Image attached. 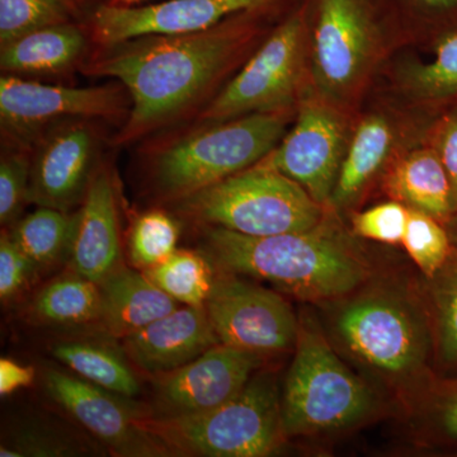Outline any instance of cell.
<instances>
[{
    "label": "cell",
    "mask_w": 457,
    "mask_h": 457,
    "mask_svg": "<svg viewBox=\"0 0 457 457\" xmlns=\"http://www.w3.org/2000/svg\"><path fill=\"white\" fill-rule=\"evenodd\" d=\"M312 92L357 112L400 50L372 0H311Z\"/></svg>",
    "instance_id": "3957f363"
},
{
    "label": "cell",
    "mask_w": 457,
    "mask_h": 457,
    "mask_svg": "<svg viewBox=\"0 0 457 457\" xmlns=\"http://www.w3.org/2000/svg\"><path fill=\"white\" fill-rule=\"evenodd\" d=\"M35 375L36 370L31 366L20 365L13 360H0V394L5 396L29 386Z\"/></svg>",
    "instance_id": "74e56055"
},
{
    "label": "cell",
    "mask_w": 457,
    "mask_h": 457,
    "mask_svg": "<svg viewBox=\"0 0 457 457\" xmlns=\"http://www.w3.org/2000/svg\"><path fill=\"white\" fill-rule=\"evenodd\" d=\"M409 209L398 201L375 204L368 210L350 212L351 231L363 239L383 245H402L407 228Z\"/></svg>",
    "instance_id": "d6a6232c"
},
{
    "label": "cell",
    "mask_w": 457,
    "mask_h": 457,
    "mask_svg": "<svg viewBox=\"0 0 457 457\" xmlns=\"http://www.w3.org/2000/svg\"><path fill=\"white\" fill-rule=\"evenodd\" d=\"M337 332L351 352L380 372L396 378L422 368L426 330L407 303L389 294H369L345 303Z\"/></svg>",
    "instance_id": "8fae6325"
},
{
    "label": "cell",
    "mask_w": 457,
    "mask_h": 457,
    "mask_svg": "<svg viewBox=\"0 0 457 457\" xmlns=\"http://www.w3.org/2000/svg\"><path fill=\"white\" fill-rule=\"evenodd\" d=\"M398 42L408 46H428L447 27L457 23V0H372Z\"/></svg>",
    "instance_id": "484cf974"
},
{
    "label": "cell",
    "mask_w": 457,
    "mask_h": 457,
    "mask_svg": "<svg viewBox=\"0 0 457 457\" xmlns=\"http://www.w3.org/2000/svg\"><path fill=\"white\" fill-rule=\"evenodd\" d=\"M144 0H108V4L117 5V7H134L137 3Z\"/></svg>",
    "instance_id": "60d3db41"
},
{
    "label": "cell",
    "mask_w": 457,
    "mask_h": 457,
    "mask_svg": "<svg viewBox=\"0 0 457 457\" xmlns=\"http://www.w3.org/2000/svg\"><path fill=\"white\" fill-rule=\"evenodd\" d=\"M339 216L330 207L318 227L272 237L203 227L204 253L225 272L262 279L303 302L341 299L369 278L370 270Z\"/></svg>",
    "instance_id": "7a4b0ae2"
},
{
    "label": "cell",
    "mask_w": 457,
    "mask_h": 457,
    "mask_svg": "<svg viewBox=\"0 0 457 457\" xmlns=\"http://www.w3.org/2000/svg\"><path fill=\"white\" fill-rule=\"evenodd\" d=\"M286 7L243 12L204 31L144 36L99 46L84 71L114 78L131 99L128 120L114 144L139 140L212 101L213 93L258 49Z\"/></svg>",
    "instance_id": "6da1fadb"
},
{
    "label": "cell",
    "mask_w": 457,
    "mask_h": 457,
    "mask_svg": "<svg viewBox=\"0 0 457 457\" xmlns=\"http://www.w3.org/2000/svg\"><path fill=\"white\" fill-rule=\"evenodd\" d=\"M263 356L213 345L182 368L154 376V417L204 413L237 395L261 368Z\"/></svg>",
    "instance_id": "2e32d148"
},
{
    "label": "cell",
    "mask_w": 457,
    "mask_h": 457,
    "mask_svg": "<svg viewBox=\"0 0 457 457\" xmlns=\"http://www.w3.org/2000/svg\"><path fill=\"white\" fill-rule=\"evenodd\" d=\"M426 139L440 156L453 191V213L457 212V106L433 120Z\"/></svg>",
    "instance_id": "e575fe53"
},
{
    "label": "cell",
    "mask_w": 457,
    "mask_h": 457,
    "mask_svg": "<svg viewBox=\"0 0 457 457\" xmlns=\"http://www.w3.org/2000/svg\"><path fill=\"white\" fill-rule=\"evenodd\" d=\"M174 204L179 213L203 227L248 237L311 230L330 210L299 183L262 162Z\"/></svg>",
    "instance_id": "277c9868"
},
{
    "label": "cell",
    "mask_w": 457,
    "mask_h": 457,
    "mask_svg": "<svg viewBox=\"0 0 457 457\" xmlns=\"http://www.w3.org/2000/svg\"><path fill=\"white\" fill-rule=\"evenodd\" d=\"M444 225L446 227L447 233H449L453 248H457V212L453 213V215L444 222Z\"/></svg>",
    "instance_id": "ab89813d"
},
{
    "label": "cell",
    "mask_w": 457,
    "mask_h": 457,
    "mask_svg": "<svg viewBox=\"0 0 457 457\" xmlns=\"http://www.w3.org/2000/svg\"><path fill=\"white\" fill-rule=\"evenodd\" d=\"M426 49L435 55L432 62L396 51L372 90L409 110L437 117L457 106V23L438 33Z\"/></svg>",
    "instance_id": "ac0fdd59"
},
{
    "label": "cell",
    "mask_w": 457,
    "mask_h": 457,
    "mask_svg": "<svg viewBox=\"0 0 457 457\" xmlns=\"http://www.w3.org/2000/svg\"><path fill=\"white\" fill-rule=\"evenodd\" d=\"M35 267L25 253L18 248L8 231L0 237V299L9 302L29 284Z\"/></svg>",
    "instance_id": "d590c367"
},
{
    "label": "cell",
    "mask_w": 457,
    "mask_h": 457,
    "mask_svg": "<svg viewBox=\"0 0 457 457\" xmlns=\"http://www.w3.org/2000/svg\"><path fill=\"white\" fill-rule=\"evenodd\" d=\"M378 187L389 200L428 213L441 222L453 213L449 176L426 137L394 159Z\"/></svg>",
    "instance_id": "44dd1931"
},
{
    "label": "cell",
    "mask_w": 457,
    "mask_h": 457,
    "mask_svg": "<svg viewBox=\"0 0 457 457\" xmlns=\"http://www.w3.org/2000/svg\"><path fill=\"white\" fill-rule=\"evenodd\" d=\"M98 285L101 288L98 323L113 338L134 335L180 306L147 278L144 270L122 266Z\"/></svg>",
    "instance_id": "7402d4cb"
},
{
    "label": "cell",
    "mask_w": 457,
    "mask_h": 457,
    "mask_svg": "<svg viewBox=\"0 0 457 457\" xmlns=\"http://www.w3.org/2000/svg\"><path fill=\"white\" fill-rule=\"evenodd\" d=\"M402 245L427 278L440 273L453 251L444 222L418 210L409 209L407 228Z\"/></svg>",
    "instance_id": "4dcf8cb0"
},
{
    "label": "cell",
    "mask_w": 457,
    "mask_h": 457,
    "mask_svg": "<svg viewBox=\"0 0 457 457\" xmlns=\"http://www.w3.org/2000/svg\"><path fill=\"white\" fill-rule=\"evenodd\" d=\"M88 41V29L77 22L45 27L0 46V68L12 75L65 73L82 60Z\"/></svg>",
    "instance_id": "603a6c76"
},
{
    "label": "cell",
    "mask_w": 457,
    "mask_h": 457,
    "mask_svg": "<svg viewBox=\"0 0 457 457\" xmlns=\"http://www.w3.org/2000/svg\"><path fill=\"white\" fill-rule=\"evenodd\" d=\"M82 16L84 8L88 4V0H66Z\"/></svg>",
    "instance_id": "b9f144b4"
},
{
    "label": "cell",
    "mask_w": 457,
    "mask_h": 457,
    "mask_svg": "<svg viewBox=\"0 0 457 457\" xmlns=\"http://www.w3.org/2000/svg\"><path fill=\"white\" fill-rule=\"evenodd\" d=\"M356 113L309 93L300 102L291 128L262 163L299 183L319 204L329 206Z\"/></svg>",
    "instance_id": "30bf717a"
},
{
    "label": "cell",
    "mask_w": 457,
    "mask_h": 457,
    "mask_svg": "<svg viewBox=\"0 0 457 457\" xmlns=\"http://www.w3.org/2000/svg\"><path fill=\"white\" fill-rule=\"evenodd\" d=\"M31 161L25 153L4 155L0 163V222L3 227L18 220L29 201Z\"/></svg>",
    "instance_id": "836d02e7"
},
{
    "label": "cell",
    "mask_w": 457,
    "mask_h": 457,
    "mask_svg": "<svg viewBox=\"0 0 457 457\" xmlns=\"http://www.w3.org/2000/svg\"><path fill=\"white\" fill-rule=\"evenodd\" d=\"M204 306H179L122 339L128 359L146 374H167L219 345Z\"/></svg>",
    "instance_id": "ffe728a7"
},
{
    "label": "cell",
    "mask_w": 457,
    "mask_h": 457,
    "mask_svg": "<svg viewBox=\"0 0 457 457\" xmlns=\"http://www.w3.org/2000/svg\"><path fill=\"white\" fill-rule=\"evenodd\" d=\"M65 258L74 273L97 284L122 267L116 191L112 177L104 168L93 174L86 197L74 215Z\"/></svg>",
    "instance_id": "d6986e66"
},
{
    "label": "cell",
    "mask_w": 457,
    "mask_h": 457,
    "mask_svg": "<svg viewBox=\"0 0 457 457\" xmlns=\"http://www.w3.org/2000/svg\"><path fill=\"white\" fill-rule=\"evenodd\" d=\"M79 17L66 0H0V46L45 27L75 22Z\"/></svg>",
    "instance_id": "f1b7e54d"
},
{
    "label": "cell",
    "mask_w": 457,
    "mask_h": 457,
    "mask_svg": "<svg viewBox=\"0 0 457 457\" xmlns=\"http://www.w3.org/2000/svg\"><path fill=\"white\" fill-rule=\"evenodd\" d=\"M144 272L171 299L187 306H204L216 279L213 263L204 252L179 249Z\"/></svg>",
    "instance_id": "83f0119b"
},
{
    "label": "cell",
    "mask_w": 457,
    "mask_h": 457,
    "mask_svg": "<svg viewBox=\"0 0 457 457\" xmlns=\"http://www.w3.org/2000/svg\"><path fill=\"white\" fill-rule=\"evenodd\" d=\"M441 425L447 435L457 438V393L445 403L441 411Z\"/></svg>",
    "instance_id": "f35d334b"
},
{
    "label": "cell",
    "mask_w": 457,
    "mask_h": 457,
    "mask_svg": "<svg viewBox=\"0 0 457 457\" xmlns=\"http://www.w3.org/2000/svg\"><path fill=\"white\" fill-rule=\"evenodd\" d=\"M291 0H168L143 7L97 5L89 14L90 41L112 46L144 36L204 31L228 18L254 9L281 7Z\"/></svg>",
    "instance_id": "9a60e30c"
},
{
    "label": "cell",
    "mask_w": 457,
    "mask_h": 457,
    "mask_svg": "<svg viewBox=\"0 0 457 457\" xmlns=\"http://www.w3.org/2000/svg\"><path fill=\"white\" fill-rule=\"evenodd\" d=\"M371 390L351 371L324 336L300 323L295 357L281 396L285 436L347 428L374 409Z\"/></svg>",
    "instance_id": "ba28073f"
},
{
    "label": "cell",
    "mask_w": 457,
    "mask_h": 457,
    "mask_svg": "<svg viewBox=\"0 0 457 457\" xmlns=\"http://www.w3.org/2000/svg\"><path fill=\"white\" fill-rule=\"evenodd\" d=\"M438 312V343L446 362H457V270L450 273L436 294Z\"/></svg>",
    "instance_id": "8d00e7d4"
},
{
    "label": "cell",
    "mask_w": 457,
    "mask_h": 457,
    "mask_svg": "<svg viewBox=\"0 0 457 457\" xmlns=\"http://www.w3.org/2000/svg\"><path fill=\"white\" fill-rule=\"evenodd\" d=\"M31 314L46 326H83L98 321L101 288L97 282L73 272L50 282L35 297Z\"/></svg>",
    "instance_id": "d4e9b609"
},
{
    "label": "cell",
    "mask_w": 457,
    "mask_h": 457,
    "mask_svg": "<svg viewBox=\"0 0 457 457\" xmlns=\"http://www.w3.org/2000/svg\"><path fill=\"white\" fill-rule=\"evenodd\" d=\"M179 225L170 213L154 210L137 218L129 237V257L135 269L145 270L177 251Z\"/></svg>",
    "instance_id": "f546056e"
},
{
    "label": "cell",
    "mask_w": 457,
    "mask_h": 457,
    "mask_svg": "<svg viewBox=\"0 0 457 457\" xmlns=\"http://www.w3.org/2000/svg\"><path fill=\"white\" fill-rule=\"evenodd\" d=\"M435 119L372 90L354 116L329 207L339 215L354 212L372 187L380 185L394 159L425 139Z\"/></svg>",
    "instance_id": "9c48e42d"
},
{
    "label": "cell",
    "mask_w": 457,
    "mask_h": 457,
    "mask_svg": "<svg viewBox=\"0 0 457 457\" xmlns=\"http://www.w3.org/2000/svg\"><path fill=\"white\" fill-rule=\"evenodd\" d=\"M125 87L75 88L29 82L17 75L0 78L3 134L18 145L36 143L50 123L62 120L112 119L125 108Z\"/></svg>",
    "instance_id": "5bb4252c"
},
{
    "label": "cell",
    "mask_w": 457,
    "mask_h": 457,
    "mask_svg": "<svg viewBox=\"0 0 457 457\" xmlns=\"http://www.w3.org/2000/svg\"><path fill=\"white\" fill-rule=\"evenodd\" d=\"M309 13L311 0L291 8L245 64L207 102L198 116L200 122L296 110L312 92Z\"/></svg>",
    "instance_id": "8992f818"
},
{
    "label": "cell",
    "mask_w": 457,
    "mask_h": 457,
    "mask_svg": "<svg viewBox=\"0 0 457 457\" xmlns=\"http://www.w3.org/2000/svg\"><path fill=\"white\" fill-rule=\"evenodd\" d=\"M42 378L50 398L113 455L173 456L163 442L144 426V420L153 411H144L128 396L108 392L59 370H45Z\"/></svg>",
    "instance_id": "4fadbf2b"
},
{
    "label": "cell",
    "mask_w": 457,
    "mask_h": 457,
    "mask_svg": "<svg viewBox=\"0 0 457 457\" xmlns=\"http://www.w3.org/2000/svg\"><path fill=\"white\" fill-rule=\"evenodd\" d=\"M74 436L46 425H27L12 432L0 446L2 457H71L88 455Z\"/></svg>",
    "instance_id": "1f68e13d"
},
{
    "label": "cell",
    "mask_w": 457,
    "mask_h": 457,
    "mask_svg": "<svg viewBox=\"0 0 457 457\" xmlns=\"http://www.w3.org/2000/svg\"><path fill=\"white\" fill-rule=\"evenodd\" d=\"M97 137L83 121L42 137L31 162L29 203L68 212L80 206L95 174Z\"/></svg>",
    "instance_id": "e0dca14e"
},
{
    "label": "cell",
    "mask_w": 457,
    "mask_h": 457,
    "mask_svg": "<svg viewBox=\"0 0 457 457\" xmlns=\"http://www.w3.org/2000/svg\"><path fill=\"white\" fill-rule=\"evenodd\" d=\"M296 110L253 113L207 123L159 153L154 163L158 191L176 201L257 164L278 145Z\"/></svg>",
    "instance_id": "5b68a950"
},
{
    "label": "cell",
    "mask_w": 457,
    "mask_h": 457,
    "mask_svg": "<svg viewBox=\"0 0 457 457\" xmlns=\"http://www.w3.org/2000/svg\"><path fill=\"white\" fill-rule=\"evenodd\" d=\"M73 221L74 215L38 206L25 218L18 219L8 233L35 270L46 269L66 257Z\"/></svg>",
    "instance_id": "4316f807"
},
{
    "label": "cell",
    "mask_w": 457,
    "mask_h": 457,
    "mask_svg": "<svg viewBox=\"0 0 457 457\" xmlns=\"http://www.w3.org/2000/svg\"><path fill=\"white\" fill-rule=\"evenodd\" d=\"M144 426L173 456H267L285 436L281 395L270 372L255 374L242 392L219 407L189 416L152 414Z\"/></svg>",
    "instance_id": "52a82bcc"
},
{
    "label": "cell",
    "mask_w": 457,
    "mask_h": 457,
    "mask_svg": "<svg viewBox=\"0 0 457 457\" xmlns=\"http://www.w3.org/2000/svg\"><path fill=\"white\" fill-rule=\"evenodd\" d=\"M51 353L74 375L102 389L128 398L140 393L139 380L129 365L125 352L117 351L107 343L66 339L55 343Z\"/></svg>",
    "instance_id": "cb8c5ba5"
},
{
    "label": "cell",
    "mask_w": 457,
    "mask_h": 457,
    "mask_svg": "<svg viewBox=\"0 0 457 457\" xmlns=\"http://www.w3.org/2000/svg\"><path fill=\"white\" fill-rule=\"evenodd\" d=\"M204 309L222 345L263 357L296 345L299 320L276 291L221 276L216 278Z\"/></svg>",
    "instance_id": "7c38bea8"
}]
</instances>
